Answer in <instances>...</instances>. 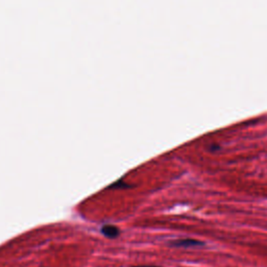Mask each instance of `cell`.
Returning a JSON list of instances; mask_svg holds the SVG:
<instances>
[{
    "mask_svg": "<svg viewBox=\"0 0 267 267\" xmlns=\"http://www.w3.org/2000/svg\"><path fill=\"white\" fill-rule=\"evenodd\" d=\"M132 267H161V266H153V265H137V266H132Z\"/></svg>",
    "mask_w": 267,
    "mask_h": 267,
    "instance_id": "cell-3",
    "label": "cell"
},
{
    "mask_svg": "<svg viewBox=\"0 0 267 267\" xmlns=\"http://www.w3.org/2000/svg\"><path fill=\"white\" fill-rule=\"evenodd\" d=\"M100 232L108 238H116V237L119 236L120 229L114 225H105L101 227Z\"/></svg>",
    "mask_w": 267,
    "mask_h": 267,
    "instance_id": "cell-2",
    "label": "cell"
},
{
    "mask_svg": "<svg viewBox=\"0 0 267 267\" xmlns=\"http://www.w3.org/2000/svg\"><path fill=\"white\" fill-rule=\"evenodd\" d=\"M172 247L175 248H195V247H200L204 246V243L199 240L195 239H179V240H174L170 242Z\"/></svg>",
    "mask_w": 267,
    "mask_h": 267,
    "instance_id": "cell-1",
    "label": "cell"
}]
</instances>
